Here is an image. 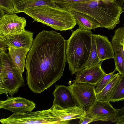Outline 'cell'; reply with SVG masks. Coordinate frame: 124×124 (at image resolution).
I'll list each match as a JSON object with an SVG mask.
<instances>
[{
  "mask_svg": "<svg viewBox=\"0 0 124 124\" xmlns=\"http://www.w3.org/2000/svg\"><path fill=\"white\" fill-rule=\"evenodd\" d=\"M66 40L55 31L43 30L36 36L25 61L30 90L39 93L61 78L67 62Z\"/></svg>",
  "mask_w": 124,
  "mask_h": 124,
  "instance_id": "6da1fadb",
  "label": "cell"
},
{
  "mask_svg": "<svg viewBox=\"0 0 124 124\" xmlns=\"http://www.w3.org/2000/svg\"><path fill=\"white\" fill-rule=\"evenodd\" d=\"M60 7L69 10L81 12L93 18L98 22L101 28L113 29L120 22L119 18L123 12L122 7L114 1L107 3L101 0H92L79 2H70L54 0Z\"/></svg>",
  "mask_w": 124,
  "mask_h": 124,
  "instance_id": "7a4b0ae2",
  "label": "cell"
},
{
  "mask_svg": "<svg viewBox=\"0 0 124 124\" xmlns=\"http://www.w3.org/2000/svg\"><path fill=\"white\" fill-rule=\"evenodd\" d=\"M93 33L91 30L79 28L66 40L67 62L72 75L85 68L90 54Z\"/></svg>",
  "mask_w": 124,
  "mask_h": 124,
  "instance_id": "3957f363",
  "label": "cell"
},
{
  "mask_svg": "<svg viewBox=\"0 0 124 124\" xmlns=\"http://www.w3.org/2000/svg\"><path fill=\"white\" fill-rule=\"evenodd\" d=\"M24 13L32 18L33 22L40 23L57 30H71L76 24L72 13L59 7L42 6L28 8Z\"/></svg>",
  "mask_w": 124,
  "mask_h": 124,
  "instance_id": "277c9868",
  "label": "cell"
},
{
  "mask_svg": "<svg viewBox=\"0 0 124 124\" xmlns=\"http://www.w3.org/2000/svg\"><path fill=\"white\" fill-rule=\"evenodd\" d=\"M0 87L5 89L10 95L17 93L23 85L22 76L12 62L8 54L0 51Z\"/></svg>",
  "mask_w": 124,
  "mask_h": 124,
  "instance_id": "5b68a950",
  "label": "cell"
},
{
  "mask_svg": "<svg viewBox=\"0 0 124 124\" xmlns=\"http://www.w3.org/2000/svg\"><path fill=\"white\" fill-rule=\"evenodd\" d=\"M54 107L34 112L13 113L8 117L0 119L2 124H54Z\"/></svg>",
  "mask_w": 124,
  "mask_h": 124,
  "instance_id": "8992f818",
  "label": "cell"
},
{
  "mask_svg": "<svg viewBox=\"0 0 124 124\" xmlns=\"http://www.w3.org/2000/svg\"><path fill=\"white\" fill-rule=\"evenodd\" d=\"M68 86L78 106L86 111L97 100L96 85L76 82Z\"/></svg>",
  "mask_w": 124,
  "mask_h": 124,
  "instance_id": "52a82bcc",
  "label": "cell"
},
{
  "mask_svg": "<svg viewBox=\"0 0 124 124\" xmlns=\"http://www.w3.org/2000/svg\"><path fill=\"white\" fill-rule=\"evenodd\" d=\"M117 110L109 102L97 100L85 111L86 115L93 118L95 121L115 123Z\"/></svg>",
  "mask_w": 124,
  "mask_h": 124,
  "instance_id": "ba28073f",
  "label": "cell"
},
{
  "mask_svg": "<svg viewBox=\"0 0 124 124\" xmlns=\"http://www.w3.org/2000/svg\"><path fill=\"white\" fill-rule=\"evenodd\" d=\"M26 19L15 13L6 14L0 18V37L20 33L25 30Z\"/></svg>",
  "mask_w": 124,
  "mask_h": 124,
  "instance_id": "9c48e42d",
  "label": "cell"
},
{
  "mask_svg": "<svg viewBox=\"0 0 124 124\" xmlns=\"http://www.w3.org/2000/svg\"><path fill=\"white\" fill-rule=\"evenodd\" d=\"M33 33L25 30L20 33L0 37V51L6 52L9 46L30 49L34 40Z\"/></svg>",
  "mask_w": 124,
  "mask_h": 124,
  "instance_id": "30bf717a",
  "label": "cell"
},
{
  "mask_svg": "<svg viewBox=\"0 0 124 124\" xmlns=\"http://www.w3.org/2000/svg\"><path fill=\"white\" fill-rule=\"evenodd\" d=\"M7 99L0 101V108L4 109L18 113L31 112L36 108V104L33 101L20 97L9 96Z\"/></svg>",
  "mask_w": 124,
  "mask_h": 124,
  "instance_id": "8fae6325",
  "label": "cell"
},
{
  "mask_svg": "<svg viewBox=\"0 0 124 124\" xmlns=\"http://www.w3.org/2000/svg\"><path fill=\"white\" fill-rule=\"evenodd\" d=\"M101 61L96 65L88 68L84 69L76 74L73 83L80 82L96 85L106 74L101 67Z\"/></svg>",
  "mask_w": 124,
  "mask_h": 124,
  "instance_id": "7c38bea8",
  "label": "cell"
},
{
  "mask_svg": "<svg viewBox=\"0 0 124 124\" xmlns=\"http://www.w3.org/2000/svg\"><path fill=\"white\" fill-rule=\"evenodd\" d=\"M55 87L53 105L57 104L64 109L78 106L68 86L56 84Z\"/></svg>",
  "mask_w": 124,
  "mask_h": 124,
  "instance_id": "4fadbf2b",
  "label": "cell"
},
{
  "mask_svg": "<svg viewBox=\"0 0 124 124\" xmlns=\"http://www.w3.org/2000/svg\"><path fill=\"white\" fill-rule=\"evenodd\" d=\"M98 55L100 61L114 58V53L111 42L106 36L93 34Z\"/></svg>",
  "mask_w": 124,
  "mask_h": 124,
  "instance_id": "5bb4252c",
  "label": "cell"
},
{
  "mask_svg": "<svg viewBox=\"0 0 124 124\" xmlns=\"http://www.w3.org/2000/svg\"><path fill=\"white\" fill-rule=\"evenodd\" d=\"M8 54L12 62L22 74L25 67V61L30 49L9 46L7 48Z\"/></svg>",
  "mask_w": 124,
  "mask_h": 124,
  "instance_id": "9a60e30c",
  "label": "cell"
},
{
  "mask_svg": "<svg viewBox=\"0 0 124 124\" xmlns=\"http://www.w3.org/2000/svg\"><path fill=\"white\" fill-rule=\"evenodd\" d=\"M15 13L24 12L26 9L31 8L48 5L55 7L59 6L54 0H13Z\"/></svg>",
  "mask_w": 124,
  "mask_h": 124,
  "instance_id": "2e32d148",
  "label": "cell"
},
{
  "mask_svg": "<svg viewBox=\"0 0 124 124\" xmlns=\"http://www.w3.org/2000/svg\"><path fill=\"white\" fill-rule=\"evenodd\" d=\"M68 11L73 15L76 23L79 26V28L91 30L101 27L99 22L91 16L79 12L72 10Z\"/></svg>",
  "mask_w": 124,
  "mask_h": 124,
  "instance_id": "e0dca14e",
  "label": "cell"
},
{
  "mask_svg": "<svg viewBox=\"0 0 124 124\" xmlns=\"http://www.w3.org/2000/svg\"><path fill=\"white\" fill-rule=\"evenodd\" d=\"M121 76L118 73L115 74L112 79L101 91L96 94L97 100L110 102Z\"/></svg>",
  "mask_w": 124,
  "mask_h": 124,
  "instance_id": "ac0fdd59",
  "label": "cell"
},
{
  "mask_svg": "<svg viewBox=\"0 0 124 124\" xmlns=\"http://www.w3.org/2000/svg\"><path fill=\"white\" fill-rule=\"evenodd\" d=\"M111 42L114 53L120 52L124 56V27L119 28L115 31Z\"/></svg>",
  "mask_w": 124,
  "mask_h": 124,
  "instance_id": "d6986e66",
  "label": "cell"
},
{
  "mask_svg": "<svg viewBox=\"0 0 124 124\" xmlns=\"http://www.w3.org/2000/svg\"><path fill=\"white\" fill-rule=\"evenodd\" d=\"M100 61L98 55L95 38L93 34L92 37L91 51L85 69L88 68L95 65Z\"/></svg>",
  "mask_w": 124,
  "mask_h": 124,
  "instance_id": "ffe728a7",
  "label": "cell"
},
{
  "mask_svg": "<svg viewBox=\"0 0 124 124\" xmlns=\"http://www.w3.org/2000/svg\"><path fill=\"white\" fill-rule=\"evenodd\" d=\"M124 100V75L121 76L110 102H115Z\"/></svg>",
  "mask_w": 124,
  "mask_h": 124,
  "instance_id": "44dd1931",
  "label": "cell"
},
{
  "mask_svg": "<svg viewBox=\"0 0 124 124\" xmlns=\"http://www.w3.org/2000/svg\"><path fill=\"white\" fill-rule=\"evenodd\" d=\"M117 71L115 68L113 72L108 74H106L101 80L96 85L95 92L96 94L100 92L105 87L111 80L114 77V73Z\"/></svg>",
  "mask_w": 124,
  "mask_h": 124,
  "instance_id": "7402d4cb",
  "label": "cell"
},
{
  "mask_svg": "<svg viewBox=\"0 0 124 124\" xmlns=\"http://www.w3.org/2000/svg\"><path fill=\"white\" fill-rule=\"evenodd\" d=\"M114 59L115 69L121 76L124 75V56L119 51L114 53Z\"/></svg>",
  "mask_w": 124,
  "mask_h": 124,
  "instance_id": "603a6c76",
  "label": "cell"
},
{
  "mask_svg": "<svg viewBox=\"0 0 124 124\" xmlns=\"http://www.w3.org/2000/svg\"><path fill=\"white\" fill-rule=\"evenodd\" d=\"M0 8L7 14L15 13L13 0H0Z\"/></svg>",
  "mask_w": 124,
  "mask_h": 124,
  "instance_id": "cb8c5ba5",
  "label": "cell"
},
{
  "mask_svg": "<svg viewBox=\"0 0 124 124\" xmlns=\"http://www.w3.org/2000/svg\"><path fill=\"white\" fill-rule=\"evenodd\" d=\"M115 123L116 124H124V106L118 109Z\"/></svg>",
  "mask_w": 124,
  "mask_h": 124,
  "instance_id": "d4e9b609",
  "label": "cell"
},
{
  "mask_svg": "<svg viewBox=\"0 0 124 124\" xmlns=\"http://www.w3.org/2000/svg\"><path fill=\"white\" fill-rule=\"evenodd\" d=\"M79 123L80 124H86L95 121V120L93 117L89 116L86 114L79 119Z\"/></svg>",
  "mask_w": 124,
  "mask_h": 124,
  "instance_id": "484cf974",
  "label": "cell"
},
{
  "mask_svg": "<svg viewBox=\"0 0 124 124\" xmlns=\"http://www.w3.org/2000/svg\"><path fill=\"white\" fill-rule=\"evenodd\" d=\"M61 1L67 2H85L92 0H60Z\"/></svg>",
  "mask_w": 124,
  "mask_h": 124,
  "instance_id": "4316f807",
  "label": "cell"
},
{
  "mask_svg": "<svg viewBox=\"0 0 124 124\" xmlns=\"http://www.w3.org/2000/svg\"><path fill=\"white\" fill-rule=\"evenodd\" d=\"M116 2L120 7H122L124 3V0H114Z\"/></svg>",
  "mask_w": 124,
  "mask_h": 124,
  "instance_id": "83f0119b",
  "label": "cell"
},
{
  "mask_svg": "<svg viewBox=\"0 0 124 124\" xmlns=\"http://www.w3.org/2000/svg\"><path fill=\"white\" fill-rule=\"evenodd\" d=\"M0 94L5 93L7 95L8 93L7 91L5 89L0 87Z\"/></svg>",
  "mask_w": 124,
  "mask_h": 124,
  "instance_id": "f1b7e54d",
  "label": "cell"
},
{
  "mask_svg": "<svg viewBox=\"0 0 124 124\" xmlns=\"http://www.w3.org/2000/svg\"><path fill=\"white\" fill-rule=\"evenodd\" d=\"M5 11L0 8V18L2 17L5 14Z\"/></svg>",
  "mask_w": 124,
  "mask_h": 124,
  "instance_id": "f546056e",
  "label": "cell"
},
{
  "mask_svg": "<svg viewBox=\"0 0 124 124\" xmlns=\"http://www.w3.org/2000/svg\"><path fill=\"white\" fill-rule=\"evenodd\" d=\"M97 1H99V0H101L103 1L104 2L109 3V2H114L115 1L114 0H96Z\"/></svg>",
  "mask_w": 124,
  "mask_h": 124,
  "instance_id": "4dcf8cb0",
  "label": "cell"
},
{
  "mask_svg": "<svg viewBox=\"0 0 124 124\" xmlns=\"http://www.w3.org/2000/svg\"><path fill=\"white\" fill-rule=\"evenodd\" d=\"M124 4L123 5V9L124 10Z\"/></svg>",
  "mask_w": 124,
  "mask_h": 124,
  "instance_id": "1f68e13d",
  "label": "cell"
},
{
  "mask_svg": "<svg viewBox=\"0 0 124 124\" xmlns=\"http://www.w3.org/2000/svg\"></svg>",
  "mask_w": 124,
  "mask_h": 124,
  "instance_id": "d6a6232c",
  "label": "cell"
}]
</instances>
